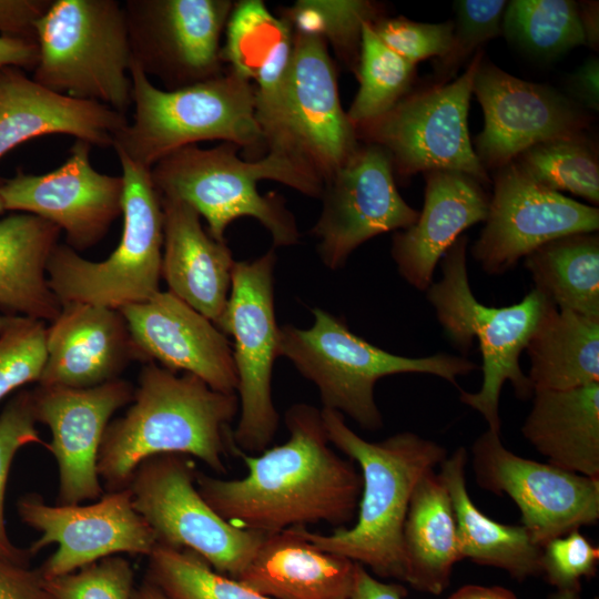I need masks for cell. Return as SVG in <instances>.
Wrapping results in <instances>:
<instances>
[{
	"label": "cell",
	"instance_id": "1",
	"mask_svg": "<svg viewBox=\"0 0 599 599\" xmlns=\"http://www.w3.org/2000/svg\"><path fill=\"white\" fill-rule=\"evenodd\" d=\"M288 439L257 456L238 450L247 473L223 479L197 470L195 484L210 507L235 527L263 534L355 520L362 475L332 447L321 410L300 403L285 413Z\"/></svg>",
	"mask_w": 599,
	"mask_h": 599
},
{
	"label": "cell",
	"instance_id": "2",
	"mask_svg": "<svg viewBox=\"0 0 599 599\" xmlns=\"http://www.w3.org/2000/svg\"><path fill=\"white\" fill-rule=\"evenodd\" d=\"M125 414L110 420L98 454L97 470L104 491L126 488L144 459L183 454L226 473L232 451L230 424L240 410L236 393L212 389L195 375H176L145 363Z\"/></svg>",
	"mask_w": 599,
	"mask_h": 599
},
{
	"label": "cell",
	"instance_id": "3",
	"mask_svg": "<svg viewBox=\"0 0 599 599\" xmlns=\"http://www.w3.org/2000/svg\"><path fill=\"white\" fill-rule=\"evenodd\" d=\"M327 438L361 468L362 493L355 524L332 534L302 535L328 552L346 557L383 578L405 581L403 528L419 479L447 457L439 444L412 432L368 441L345 423L341 413L322 408Z\"/></svg>",
	"mask_w": 599,
	"mask_h": 599
},
{
	"label": "cell",
	"instance_id": "4",
	"mask_svg": "<svg viewBox=\"0 0 599 599\" xmlns=\"http://www.w3.org/2000/svg\"><path fill=\"white\" fill-rule=\"evenodd\" d=\"M240 146L222 142L211 149L181 148L151 167V179L162 199L192 206L207 223V233L224 241V232L242 216L256 219L271 234L274 246L295 245L300 232L294 215L276 193L260 194L257 183L273 180L307 196L319 197L323 182L288 158L267 152L256 160L237 155Z\"/></svg>",
	"mask_w": 599,
	"mask_h": 599
},
{
	"label": "cell",
	"instance_id": "5",
	"mask_svg": "<svg viewBox=\"0 0 599 599\" xmlns=\"http://www.w3.org/2000/svg\"><path fill=\"white\" fill-rule=\"evenodd\" d=\"M130 77L134 111L113 139L116 154L148 169L201 141L234 143L248 160L266 154L254 85L232 71L176 90L155 87L133 62Z\"/></svg>",
	"mask_w": 599,
	"mask_h": 599
},
{
	"label": "cell",
	"instance_id": "6",
	"mask_svg": "<svg viewBox=\"0 0 599 599\" xmlns=\"http://www.w3.org/2000/svg\"><path fill=\"white\" fill-rule=\"evenodd\" d=\"M467 243L459 236L440 258L441 275L426 291L437 321L450 343L468 351L475 338L481 353L483 383L476 393L459 390V399L477 410L488 429L500 433L499 398L509 382L516 396L528 399L532 388L519 364V356L552 303L532 288L520 302L493 307L474 295L467 272Z\"/></svg>",
	"mask_w": 599,
	"mask_h": 599
},
{
	"label": "cell",
	"instance_id": "7",
	"mask_svg": "<svg viewBox=\"0 0 599 599\" xmlns=\"http://www.w3.org/2000/svg\"><path fill=\"white\" fill-rule=\"evenodd\" d=\"M313 325L281 327L280 356L317 387L323 408L347 415L362 428L377 430L383 416L375 402L378 379L394 374H429L457 385L477 365L466 357L437 353L406 357L384 351L349 331L341 318L315 307Z\"/></svg>",
	"mask_w": 599,
	"mask_h": 599
},
{
	"label": "cell",
	"instance_id": "8",
	"mask_svg": "<svg viewBox=\"0 0 599 599\" xmlns=\"http://www.w3.org/2000/svg\"><path fill=\"white\" fill-rule=\"evenodd\" d=\"M327 44L294 33V50L277 91L255 97L265 151L282 154L323 184L358 150L355 129L341 105L337 73Z\"/></svg>",
	"mask_w": 599,
	"mask_h": 599
},
{
	"label": "cell",
	"instance_id": "9",
	"mask_svg": "<svg viewBox=\"0 0 599 599\" xmlns=\"http://www.w3.org/2000/svg\"><path fill=\"white\" fill-rule=\"evenodd\" d=\"M34 30L39 48L35 82L126 115L132 106V54L120 2L52 0Z\"/></svg>",
	"mask_w": 599,
	"mask_h": 599
},
{
	"label": "cell",
	"instance_id": "10",
	"mask_svg": "<svg viewBox=\"0 0 599 599\" xmlns=\"http://www.w3.org/2000/svg\"><path fill=\"white\" fill-rule=\"evenodd\" d=\"M124 183L123 233L109 257L93 262L58 244L47 265L61 305L83 303L121 309L150 300L160 288L163 212L151 169L116 154Z\"/></svg>",
	"mask_w": 599,
	"mask_h": 599
},
{
	"label": "cell",
	"instance_id": "11",
	"mask_svg": "<svg viewBox=\"0 0 599 599\" xmlns=\"http://www.w3.org/2000/svg\"><path fill=\"white\" fill-rule=\"evenodd\" d=\"M484 58L478 50L465 72L446 84L409 91L380 116L355 126L361 143L375 144L389 155L394 174L409 179L435 170L470 175L490 183L468 133V110L475 73Z\"/></svg>",
	"mask_w": 599,
	"mask_h": 599
},
{
	"label": "cell",
	"instance_id": "12",
	"mask_svg": "<svg viewBox=\"0 0 599 599\" xmlns=\"http://www.w3.org/2000/svg\"><path fill=\"white\" fill-rule=\"evenodd\" d=\"M196 473L187 455H155L139 464L126 487L156 545L192 550L215 571L236 579L266 534L235 527L219 516L199 493Z\"/></svg>",
	"mask_w": 599,
	"mask_h": 599
},
{
	"label": "cell",
	"instance_id": "13",
	"mask_svg": "<svg viewBox=\"0 0 599 599\" xmlns=\"http://www.w3.org/2000/svg\"><path fill=\"white\" fill-rule=\"evenodd\" d=\"M275 263L273 250L253 261L235 262L219 325L233 338L240 417L232 441L243 453L265 450L278 426L272 399V373L280 356L281 335L274 308Z\"/></svg>",
	"mask_w": 599,
	"mask_h": 599
},
{
	"label": "cell",
	"instance_id": "14",
	"mask_svg": "<svg viewBox=\"0 0 599 599\" xmlns=\"http://www.w3.org/2000/svg\"><path fill=\"white\" fill-rule=\"evenodd\" d=\"M132 62L164 90L190 87L224 73L221 37L231 0H126Z\"/></svg>",
	"mask_w": 599,
	"mask_h": 599
},
{
	"label": "cell",
	"instance_id": "15",
	"mask_svg": "<svg viewBox=\"0 0 599 599\" xmlns=\"http://www.w3.org/2000/svg\"><path fill=\"white\" fill-rule=\"evenodd\" d=\"M471 465L480 488L515 501L521 525L541 547L599 519V478L520 457L502 445L500 433L487 429L474 441Z\"/></svg>",
	"mask_w": 599,
	"mask_h": 599
},
{
	"label": "cell",
	"instance_id": "16",
	"mask_svg": "<svg viewBox=\"0 0 599 599\" xmlns=\"http://www.w3.org/2000/svg\"><path fill=\"white\" fill-rule=\"evenodd\" d=\"M20 520L41 532L29 547L35 556L55 544L57 550L39 567L44 578L75 571L102 558L128 554L148 557L156 545L154 534L135 510L130 489L104 491L89 505H48L28 493L17 501Z\"/></svg>",
	"mask_w": 599,
	"mask_h": 599
},
{
	"label": "cell",
	"instance_id": "17",
	"mask_svg": "<svg viewBox=\"0 0 599 599\" xmlns=\"http://www.w3.org/2000/svg\"><path fill=\"white\" fill-rule=\"evenodd\" d=\"M485 226L471 254L485 273L511 270L542 244L597 232L599 210L536 183L514 162L496 170Z\"/></svg>",
	"mask_w": 599,
	"mask_h": 599
},
{
	"label": "cell",
	"instance_id": "18",
	"mask_svg": "<svg viewBox=\"0 0 599 599\" xmlns=\"http://www.w3.org/2000/svg\"><path fill=\"white\" fill-rule=\"evenodd\" d=\"M322 212L311 233L331 270L342 267L366 241L413 225L418 211L399 194L388 153L361 143L355 154L324 182Z\"/></svg>",
	"mask_w": 599,
	"mask_h": 599
},
{
	"label": "cell",
	"instance_id": "19",
	"mask_svg": "<svg viewBox=\"0 0 599 599\" xmlns=\"http://www.w3.org/2000/svg\"><path fill=\"white\" fill-rule=\"evenodd\" d=\"M473 93L484 112L474 151L481 166L498 170L541 142L583 134L590 115L555 89L516 78L483 58Z\"/></svg>",
	"mask_w": 599,
	"mask_h": 599
},
{
	"label": "cell",
	"instance_id": "20",
	"mask_svg": "<svg viewBox=\"0 0 599 599\" xmlns=\"http://www.w3.org/2000/svg\"><path fill=\"white\" fill-rule=\"evenodd\" d=\"M91 149L90 143L75 140L58 169L44 174L18 172L1 180L4 209L53 223L77 252L98 244L122 215L124 183L122 175H108L91 165Z\"/></svg>",
	"mask_w": 599,
	"mask_h": 599
},
{
	"label": "cell",
	"instance_id": "21",
	"mask_svg": "<svg viewBox=\"0 0 599 599\" xmlns=\"http://www.w3.org/2000/svg\"><path fill=\"white\" fill-rule=\"evenodd\" d=\"M133 394L132 383L122 378L84 389L38 385L31 390L35 422L52 434L45 448L58 466L55 505H79L104 494L97 470L101 440L112 415Z\"/></svg>",
	"mask_w": 599,
	"mask_h": 599
},
{
	"label": "cell",
	"instance_id": "22",
	"mask_svg": "<svg viewBox=\"0 0 599 599\" xmlns=\"http://www.w3.org/2000/svg\"><path fill=\"white\" fill-rule=\"evenodd\" d=\"M146 362L197 376L212 389L233 394L237 376L226 335L171 292L120 309Z\"/></svg>",
	"mask_w": 599,
	"mask_h": 599
},
{
	"label": "cell",
	"instance_id": "23",
	"mask_svg": "<svg viewBox=\"0 0 599 599\" xmlns=\"http://www.w3.org/2000/svg\"><path fill=\"white\" fill-rule=\"evenodd\" d=\"M133 362L148 363L120 309L70 303L47 327L38 385L91 388L120 378Z\"/></svg>",
	"mask_w": 599,
	"mask_h": 599
},
{
	"label": "cell",
	"instance_id": "24",
	"mask_svg": "<svg viewBox=\"0 0 599 599\" xmlns=\"http://www.w3.org/2000/svg\"><path fill=\"white\" fill-rule=\"evenodd\" d=\"M424 177L423 209L413 225L394 234L390 248L399 275L418 291H427L436 265L463 232L485 222L490 200L465 173L435 170Z\"/></svg>",
	"mask_w": 599,
	"mask_h": 599
},
{
	"label": "cell",
	"instance_id": "25",
	"mask_svg": "<svg viewBox=\"0 0 599 599\" xmlns=\"http://www.w3.org/2000/svg\"><path fill=\"white\" fill-rule=\"evenodd\" d=\"M129 120L112 108L57 93L16 67L0 68V158L19 144L67 134L92 146L112 148Z\"/></svg>",
	"mask_w": 599,
	"mask_h": 599
},
{
	"label": "cell",
	"instance_id": "26",
	"mask_svg": "<svg viewBox=\"0 0 599 599\" xmlns=\"http://www.w3.org/2000/svg\"><path fill=\"white\" fill-rule=\"evenodd\" d=\"M160 200L163 212L161 276L169 292L219 328L235 264L232 252L225 241L214 240L203 229L200 214L187 203Z\"/></svg>",
	"mask_w": 599,
	"mask_h": 599
},
{
	"label": "cell",
	"instance_id": "27",
	"mask_svg": "<svg viewBox=\"0 0 599 599\" xmlns=\"http://www.w3.org/2000/svg\"><path fill=\"white\" fill-rule=\"evenodd\" d=\"M356 565L319 549L295 527L266 534L236 579L272 599H349Z\"/></svg>",
	"mask_w": 599,
	"mask_h": 599
},
{
	"label": "cell",
	"instance_id": "28",
	"mask_svg": "<svg viewBox=\"0 0 599 599\" xmlns=\"http://www.w3.org/2000/svg\"><path fill=\"white\" fill-rule=\"evenodd\" d=\"M521 433L549 464L599 478V383L535 390Z\"/></svg>",
	"mask_w": 599,
	"mask_h": 599
},
{
	"label": "cell",
	"instance_id": "29",
	"mask_svg": "<svg viewBox=\"0 0 599 599\" xmlns=\"http://www.w3.org/2000/svg\"><path fill=\"white\" fill-rule=\"evenodd\" d=\"M61 230L29 213L0 219V311L54 321L62 305L51 290L48 261Z\"/></svg>",
	"mask_w": 599,
	"mask_h": 599
},
{
	"label": "cell",
	"instance_id": "30",
	"mask_svg": "<svg viewBox=\"0 0 599 599\" xmlns=\"http://www.w3.org/2000/svg\"><path fill=\"white\" fill-rule=\"evenodd\" d=\"M467 459L465 447H458L438 473L450 497L461 559L502 569L519 581L541 576V546L528 530L493 520L473 502L466 486Z\"/></svg>",
	"mask_w": 599,
	"mask_h": 599
},
{
	"label": "cell",
	"instance_id": "31",
	"mask_svg": "<svg viewBox=\"0 0 599 599\" xmlns=\"http://www.w3.org/2000/svg\"><path fill=\"white\" fill-rule=\"evenodd\" d=\"M403 549L405 582L435 596L449 586L454 565L463 560L450 497L435 470L426 473L412 494Z\"/></svg>",
	"mask_w": 599,
	"mask_h": 599
},
{
	"label": "cell",
	"instance_id": "32",
	"mask_svg": "<svg viewBox=\"0 0 599 599\" xmlns=\"http://www.w3.org/2000/svg\"><path fill=\"white\" fill-rule=\"evenodd\" d=\"M535 390H566L599 383V317L549 305L526 345Z\"/></svg>",
	"mask_w": 599,
	"mask_h": 599
},
{
	"label": "cell",
	"instance_id": "33",
	"mask_svg": "<svg viewBox=\"0 0 599 599\" xmlns=\"http://www.w3.org/2000/svg\"><path fill=\"white\" fill-rule=\"evenodd\" d=\"M222 61L230 71L251 82L256 98L274 94L288 70L294 32L261 0L234 2L225 26Z\"/></svg>",
	"mask_w": 599,
	"mask_h": 599
},
{
	"label": "cell",
	"instance_id": "34",
	"mask_svg": "<svg viewBox=\"0 0 599 599\" xmlns=\"http://www.w3.org/2000/svg\"><path fill=\"white\" fill-rule=\"evenodd\" d=\"M534 288L558 309L599 317V236L573 233L551 240L525 257Z\"/></svg>",
	"mask_w": 599,
	"mask_h": 599
},
{
	"label": "cell",
	"instance_id": "35",
	"mask_svg": "<svg viewBox=\"0 0 599 599\" xmlns=\"http://www.w3.org/2000/svg\"><path fill=\"white\" fill-rule=\"evenodd\" d=\"M294 33L314 35L329 44L343 64L357 74L362 31L386 17L382 3L369 0H298L278 14Z\"/></svg>",
	"mask_w": 599,
	"mask_h": 599
},
{
	"label": "cell",
	"instance_id": "36",
	"mask_svg": "<svg viewBox=\"0 0 599 599\" xmlns=\"http://www.w3.org/2000/svg\"><path fill=\"white\" fill-rule=\"evenodd\" d=\"M501 30L509 41L542 58L585 44L578 3L571 0L509 1Z\"/></svg>",
	"mask_w": 599,
	"mask_h": 599
},
{
	"label": "cell",
	"instance_id": "37",
	"mask_svg": "<svg viewBox=\"0 0 599 599\" xmlns=\"http://www.w3.org/2000/svg\"><path fill=\"white\" fill-rule=\"evenodd\" d=\"M512 162L546 189L599 203L598 155L585 134L538 143Z\"/></svg>",
	"mask_w": 599,
	"mask_h": 599
},
{
	"label": "cell",
	"instance_id": "38",
	"mask_svg": "<svg viewBox=\"0 0 599 599\" xmlns=\"http://www.w3.org/2000/svg\"><path fill=\"white\" fill-rule=\"evenodd\" d=\"M416 65L387 48L370 23L362 31L356 78L359 89L347 113L353 126L370 121L390 110L410 90Z\"/></svg>",
	"mask_w": 599,
	"mask_h": 599
},
{
	"label": "cell",
	"instance_id": "39",
	"mask_svg": "<svg viewBox=\"0 0 599 599\" xmlns=\"http://www.w3.org/2000/svg\"><path fill=\"white\" fill-rule=\"evenodd\" d=\"M146 558L145 579L172 599H272L215 571L189 549L155 545Z\"/></svg>",
	"mask_w": 599,
	"mask_h": 599
},
{
	"label": "cell",
	"instance_id": "40",
	"mask_svg": "<svg viewBox=\"0 0 599 599\" xmlns=\"http://www.w3.org/2000/svg\"><path fill=\"white\" fill-rule=\"evenodd\" d=\"M47 359L45 322L23 315H0V400L38 382Z\"/></svg>",
	"mask_w": 599,
	"mask_h": 599
},
{
	"label": "cell",
	"instance_id": "41",
	"mask_svg": "<svg viewBox=\"0 0 599 599\" xmlns=\"http://www.w3.org/2000/svg\"><path fill=\"white\" fill-rule=\"evenodd\" d=\"M31 390L14 395L0 413V558L30 566L32 555L28 548L16 546L9 535L4 517V500L9 473L17 453L28 445L47 443L35 428Z\"/></svg>",
	"mask_w": 599,
	"mask_h": 599
},
{
	"label": "cell",
	"instance_id": "42",
	"mask_svg": "<svg viewBox=\"0 0 599 599\" xmlns=\"http://www.w3.org/2000/svg\"><path fill=\"white\" fill-rule=\"evenodd\" d=\"M508 1L458 0L449 51L434 63L433 83L446 84L459 67L480 47L502 33V16Z\"/></svg>",
	"mask_w": 599,
	"mask_h": 599
},
{
	"label": "cell",
	"instance_id": "43",
	"mask_svg": "<svg viewBox=\"0 0 599 599\" xmlns=\"http://www.w3.org/2000/svg\"><path fill=\"white\" fill-rule=\"evenodd\" d=\"M53 599H132L134 570L129 559L112 555L75 571L44 578Z\"/></svg>",
	"mask_w": 599,
	"mask_h": 599
},
{
	"label": "cell",
	"instance_id": "44",
	"mask_svg": "<svg viewBox=\"0 0 599 599\" xmlns=\"http://www.w3.org/2000/svg\"><path fill=\"white\" fill-rule=\"evenodd\" d=\"M370 26L387 48L415 65L428 58L444 57L449 51L454 30L451 21L424 23L387 16Z\"/></svg>",
	"mask_w": 599,
	"mask_h": 599
},
{
	"label": "cell",
	"instance_id": "45",
	"mask_svg": "<svg viewBox=\"0 0 599 599\" xmlns=\"http://www.w3.org/2000/svg\"><path fill=\"white\" fill-rule=\"evenodd\" d=\"M599 548L579 529L547 541L541 547V576L556 590L580 591L581 579L596 575Z\"/></svg>",
	"mask_w": 599,
	"mask_h": 599
},
{
	"label": "cell",
	"instance_id": "46",
	"mask_svg": "<svg viewBox=\"0 0 599 599\" xmlns=\"http://www.w3.org/2000/svg\"><path fill=\"white\" fill-rule=\"evenodd\" d=\"M0 599H53L39 568L0 558Z\"/></svg>",
	"mask_w": 599,
	"mask_h": 599
},
{
	"label": "cell",
	"instance_id": "47",
	"mask_svg": "<svg viewBox=\"0 0 599 599\" xmlns=\"http://www.w3.org/2000/svg\"><path fill=\"white\" fill-rule=\"evenodd\" d=\"M52 0H0V35L35 40V22Z\"/></svg>",
	"mask_w": 599,
	"mask_h": 599
},
{
	"label": "cell",
	"instance_id": "48",
	"mask_svg": "<svg viewBox=\"0 0 599 599\" xmlns=\"http://www.w3.org/2000/svg\"><path fill=\"white\" fill-rule=\"evenodd\" d=\"M567 89L576 104L582 109L599 110V59L586 60L568 78Z\"/></svg>",
	"mask_w": 599,
	"mask_h": 599
},
{
	"label": "cell",
	"instance_id": "49",
	"mask_svg": "<svg viewBox=\"0 0 599 599\" xmlns=\"http://www.w3.org/2000/svg\"><path fill=\"white\" fill-rule=\"evenodd\" d=\"M39 60L35 40L0 35V68L34 70Z\"/></svg>",
	"mask_w": 599,
	"mask_h": 599
},
{
	"label": "cell",
	"instance_id": "50",
	"mask_svg": "<svg viewBox=\"0 0 599 599\" xmlns=\"http://www.w3.org/2000/svg\"><path fill=\"white\" fill-rule=\"evenodd\" d=\"M406 593L407 591L402 585L383 582L357 562L354 588L349 599H404Z\"/></svg>",
	"mask_w": 599,
	"mask_h": 599
},
{
	"label": "cell",
	"instance_id": "51",
	"mask_svg": "<svg viewBox=\"0 0 599 599\" xmlns=\"http://www.w3.org/2000/svg\"><path fill=\"white\" fill-rule=\"evenodd\" d=\"M577 3L585 44L597 50L599 45V3L598 1Z\"/></svg>",
	"mask_w": 599,
	"mask_h": 599
},
{
	"label": "cell",
	"instance_id": "52",
	"mask_svg": "<svg viewBox=\"0 0 599 599\" xmlns=\"http://www.w3.org/2000/svg\"><path fill=\"white\" fill-rule=\"evenodd\" d=\"M447 599H518L516 595L501 586L466 585L457 589Z\"/></svg>",
	"mask_w": 599,
	"mask_h": 599
},
{
	"label": "cell",
	"instance_id": "53",
	"mask_svg": "<svg viewBox=\"0 0 599 599\" xmlns=\"http://www.w3.org/2000/svg\"><path fill=\"white\" fill-rule=\"evenodd\" d=\"M132 599H172L159 587L149 580H144L138 588H134Z\"/></svg>",
	"mask_w": 599,
	"mask_h": 599
},
{
	"label": "cell",
	"instance_id": "54",
	"mask_svg": "<svg viewBox=\"0 0 599 599\" xmlns=\"http://www.w3.org/2000/svg\"><path fill=\"white\" fill-rule=\"evenodd\" d=\"M547 599H581L580 591L556 590Z\"/></svg>",
	"mask_w": 599,
	"mask_h": 599
},
{
	"label": "cell",
	"instance_id": "55",
	"mask_svg": "<svg viewBox=\"0 0 599 599\" xmlns=\"http://www.w3.org/2000/svg\"><path fill=\"white\" fill-rule=\"evenodd\" d=\"M0 184H1V180H0ZM6 211L4 209V205H3V202H2V199H1V195H0V215Z\"/></svg>",
	"mask_w": 599,
	"mask_h": 599
}]
</instances>
